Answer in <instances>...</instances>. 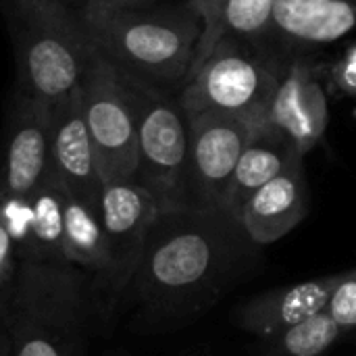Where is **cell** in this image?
Here are the masks:
<instances>
[{"instance_id":"10","label":"cell","mask_w":356,"mask_h":356,"mask_svg":"<svg viewBox=\"0 0 356 356\" xmlns=\"http://www.w3.org/2000/svg\"><path fill=\"white\" fill-rule=\"evenodd\" d=\"M52 173V106L17 90L0 154V188L33 194Z\"/></svg>"},{"instance_id":"18","label":"cell","mask_w":356,"mask_h":356,"mask_svg":"<svg viewBox=\"0 0 356 356\" xmlns=\"http://www.w3.org/2000/svg\"><path fill=\"white\" fill-rule=\"evenodd\" d=\"M65 259L100 280L108 267V244L100 209L69 194L65 211Z\"/></svg>"},{"instance_id":"3","label":"cell","mask_w":356,"mask_h":356,"mask_svg":"<svg viewBox=\"0 0 356 356\" xmlns=\"http://www.w3.org/2000/svg\"><path fill=\"white\" fill-rule=\"evenodd\" d=\"M211 215L198 211L161 213L127 294L136 292L148 305H169L204 286L219 265V242L215 229L207 225Z\"/></svg>"},{"instance_id":"20","label":"cell","mask_w":356,"mask_h":356,"mask_svg":"<svg viewBox=\"0 0 356 356\" xmlns=\"http://www.w3.org/2000/svg\"><path fill=\"white\" fill-rule=\"evenodd\" d=\"M338 321L325 311L277 334L273 356H323L342 336Z\"/></svg>"},{"instance_id":"22","label":"cell","mask_w":356,"mask_h":356,"mask_svg":"<svg viewBox=\"0 0 356 356\" xmlns=\"http://www.w3.org/2000/svg\"><path fill=\"white\" fill-rule=\"evenodd\" d=\"M10 27L31 21H56L75 15L65 0H2Z\"/></svg>"},{"instance_id":"1","label":"cell","mask_w":356,"mask_h":356,"mask_svg":"<svg viewBox=\"0 0 356 356\" xmlns=\"http://www.w3.org/2000/svg\"><path fill=\"white\" fill-rule=\"evenodd\" d=\"M94 315L92 275L71 263L19 261L0 292L10 356H83Z\"/></svg>"},{"instance_id":"7","label":"cell","mask_w":356,"mask_h":356,"mask_svg":"<svg viewBox=\"0 0 356 356\" xmlns=\"http://www.w3.org/2000/svg\"><path fill=\"white\" fill-rule=\"evenodd\" d=\"M98 209L108 244V267L92 284L98 315H111L138 273L161 209L154 196L136 179L104 181Z\"/></svg>"},{"instance_id":"4","label":"cell","mask_w":356,"mask_h":356,"mask_svg":"<svg viewBox=\"0 0 356 356\" xmlns=\"http://www.w3.org/2000/svg\"><path fill=\"white\" fill-rule=\"evenodd\" d=\"M121 73L138 125L136 181L154 196L161 213L184 211L190 152L188 117L179 100L169 98L156 83L123 69Z\"/></svg>"},{"instance_id":"19","label":"cell","mask_w":356,"mask_h":356,"mask_svg":"<svg viewBox=\"0 0 356 356\" xmlns=\"http://www.w3.org/2000/svg\"><path fill=\"white\" fill-rule=\"evenodd\" d=\"M33 207V248L29 261L67 263L65 259V211L69 192L50 173L40 188L29 194Z\"/></svg>"},{"instance_id":"26","label":"cell","mask_w":356,"mask_h":356,"mask_svg":"<svg viewBox=\"0 0 356 356\" xmlns=\"http://www.w3.org/2000/svg\"><path fill=\"white\" fill-rule=\"evenodd\" d=\"M148 0H79L83 6H96V8H140Z\"/></svg>"},{"instance_id":"24","label":"cell","mask_w":356,"mask_h":356,"mask_svg":"<svg viewBox=\"0 0 356 356\" xmlns=\"http://www.w3.org/2000/svg\"><path fill=\"white\" fill-rule=\"evenodd\" d=\"M330 86L334 92L356 100V42H353L330 67Z\"/></svg>"},{"instance_id":"6","label":"cell","mask_w":356,"mask_h":356,"mask_svg":"<svg viewBox=\"0 0 356 356\" xmlns=\"http://www.w3.org/2000/svg\"><path fill=\"white\" fill-rule=\"evenodd\" d=\"M277 86V75L265 63L223 40L186 81L179 104L186 115L219 113L265 123Z\"/></svg>"},{"instance_id":"21","label":"cell","mask_w":356,"mask_h":356,"mask_svg":"<svg viewBox=\"0 0 356 356\" xmlns=\"http://www.w3.org/2000/svg\"><path fill=\"white\" fill-rule=\"evenodd\" d=\"M0 227L10 238L17 259L29 261L33 248V207L31 196L0 188Z\"/></svg>"},{"instance_id":"11","label":"cell","mask_w":356,"mask_h":356,"mask_svg":"<svg viewBox=\"0 0 356 356\" xmlns=\"http://www.w3.org/2000/svg\"><path fill=\"white\" fill-rule=\"evenodd\" d=\"M52 173L73 198L86 200L94 207L100 204L104 181L86 125L79 86L52 106Z\"/></svg>"},{"instance_id":"5","label":"cell","mask_w":356,"mask_h":356,"mask_svg":"<svg viewBox=\"0 0 356 356\" xmlns=\"http://www.w3.org/2000/svg\"><path fill=\"white\" fill-rule=\"evenodd\" d=\"M17 90L56 106L81 81L94 54L77 10L69 19L31 21L10 27Z\"/></svg>"},{"instance_id":"17","label":"cell","mask_w":356,"mask_h":356,"mask_svg":"<svg viewBox=\"0 0 356 356\" xmlns=\"http://www.w3.org/2000/svg\"><path fill=\"white\" fill-rule=\"evenodd\" d=\"M271 25L298 44H330L356 27V0H275Z\"/></svg>"},{"instance_id":"2","label":"cell","mask_w":356,"mask_h":356,"mask_svg":"<svg viewBox=\"0 0 356 356\" xmlns=\"http://www.w3.org/2000/svg\"><path fill=\"white\" fill-rule=\"evenodd\" d=\"M77 17L94 50L152 83L184 81L202 33L198 15L175 10L96 8L79 4Z\"/></svg>"},{"instance_id":"9","label":"cell","mask_w":356,"mask_h":356,"mask_svg":"<svg viewBox=\"0 0 356 356\" xmlns=\"http://www.w3.org/2000/svg\"><path fill=\"white\" fill-rule=\"evenodd\" d=\"M186 117L190 127V152L184 186V211L223 213L221 207L234 169L263 123L219 113Z\"/></svg>"},{"instance_id":"27","label":"cell","mask_w":356,"mask_h":356,"mask_svg":"<svg viewBox=\"0 0 356 356\" xmlns=\"http://www.w3.org/2000/svg\"><path fill=\"white\" fill-rule=\"evenodd\" d=\"M0 356H10V342H8V336L0 323Z\"/></svg>"},{"instance_id":"16","label":"cell","mask_w":356,"mask_h":356,"mask_svg":"<svg viewBox=\"0 0 356 356\" xmlns=\"http://www.w3.org/2000/svg\"><path fill=\"white\" fill-rule=\"evenodd\" d=\"M275 0H188L198 15L202 33L184 83L202 67L213 50L229 38H254L271 27Z\"/></svg>"},{"instance_id":"8","label":"cell","mask_w":356,"mask_h":356,"mask_svg":"<svg viewBox=\"0 0 356 356\" xmlns=\"http://www.w3.org/2000/svg\"><path fill=\"white\" fill-rule=\"evenodd\" d=\"M79 100L102 181L136 179L138 125L121 69L94 50L79 81Z\"/></svg>"},{"instance_id":"14","label":"cell","mask_w":356,"mask_h":356,"mask_svg":"<svg viewBox=\"0 0 356 356\" xmlns=\"http://www.w3.org/2000/svg\"><path fill=\"white\" fill-rule=\"evenodd\" d=\"M344 273H336L261 294L238 311V325L259 336H277L325 311Z\"/></svg>"},{"instance_id":"23","label":"cell","mask_w":356,"mask_h":356,"mask_svg":"<svg viewBox=\"0 0 356 356\" xmlns=\"http://www.w3.org/2000/svg\"><path fill=\"white\" fill-rule=\"evenodd\" d=\"M327 313L338 321L342 330L356 327V271L344 273L327 302Z\"/></svg>"},{"instance_id":"15","label":"cell","mask_w":356,"mask_h":356,"mask_svg":"<svg viewBox=\"0 0 356 356\" xmlns=\"http://www.w3.org/2000/svg\"><path fill=\"white\" fill-rule=\"evenodd\" d=\"M296 159L305 156L294 148L290 138L273 123H263L254 131L234 169L221 211L238 221L240 211L252 198V194H257L265 184L284 173Z\"/></svg>"},{"instance_id":"25","label":"cell","mask_w":356,"mask_h":356,"mask_svg":"<svg viewBox=\"0 0 356 356\" xmlns=\"http://www.w3.org/2000/svg\"><path fill=\"white\" fill-rule=\"evenodd\" d=\"M17 250L10 242V238L6 236V232L0 227V292L2 288L10 282L15 269H17Z\"/></svg>"},{"instance_id":"12","label":"cell","mask_w":356,"mask_h":356,"mask_svg":"<svg viewBox=\"0 0 356 356\" xmlns=\"http://www.w3.org/2000/svg\"><path fill=\"white\" fill-rule=\"evenodd\" d=\"M327 121V98L315 71L305 63L292 65L273 96L269 123L284 131L305 156L325 136Z\"/></svg>"},{"instance_id":"13","label":"cell","mask_w":356,"mask_h":356,"mask_svg":"<svg viewBox=\"0 0 356 356\" xmlns=\"http://www.w3.org/2000/svg\"><path fill=\"white\" fill-rule=\"evenodd\" d=\"M309 213V192L302 173V159H296L284 173L265 184L244 204L238 223L257 244H273L290 234Z\"/></svg>"}]
</instances>
